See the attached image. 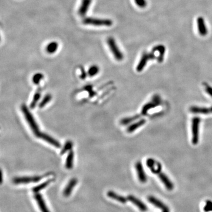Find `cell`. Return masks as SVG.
Segmentation results:
<instances>
[{"label": "cell", "instance_id": "obj_25", "mask_svg": "<svg viewBox=\"0 0 212 212\" xmlns=\"http://www.w3.org/2000/svg\"><path fill=\"white\" fill-rule=\"evenodd\" d=\"M140 117L139 115H136L132 117H126L120 121V124L121 125H125L130 124V123L133 122L134 121L137 120V119H139Z\"/></svg>", "mask_w": 212, "mask_h": 212}, {"label": "cell", "instance_id": "obj_3", "mask_svg": "<svg viewBox=\"0 0 212 212\" xmlns=\"http://www.w3.org/2000/svg\"><path fill=\"white\" fill-rule=\"evenodd\" d=\"M49 173L41 175V176H22L16 177L12 179V183L15 185L27 184L30 183H37L41 180L49 176Z\"/></svg>", "mask_w": 212, "mask_h": 212}, {"label": "cell", "instance_id": "obj_13", "mask_svg": "<svg viewBox=\"0 0 212 212\" xmlns=\"http://www.w3.org/2000/svg\"><path fill=\"white\" fill-rule=\"evenodd\" d=\"M34 199L38 204L39 208L41 212H50L44 200L43 197L40 193H35Z\"/></svg>", "mask_w": 212, "mask_h": 212}, {"label": "cell", "instance_id": "obj_16", "mask_svg": "<svg viewBox=\"0 0 212 212\" xmlns=\"http://www.w3.org/2000/svg\"><path fill=\"white\" fill-rule=\"evenodd\" d=\"M92 2V0H82L81 5L78 11V13L80 16H84L86 15Z\"/></svg>", "mask_w": 212, "mask_h": 212}, {"label": "cell", "instance_id": "obj_28", "mask_svg": "<svg viewBox=\"0 0 212 212\" xmlns=\"http://www.w3.org/2000/svg\"><path fill=\"white\" fill-rule=\"evenodd\" d=\"M100 71V68L97 65H92L88 68V75L90 77H94L96 76Z\"/></svg>", "mask_w": 212, "mask_h": 212}, {"label": "cell", "instance_id": "obj_18", "mask_svg": "<svg viewBox=\"0 0 212 212\" xmlns=\"http://www.w3.org/2000/svg\"><path fill=\"white\" fill-rule=\"evenodd\" d=\"M78 182V180L76 178H73L69 181L67 185L63 191V195L65 197H68L72 193V191L73 190L74 187L76 186L77 183Z\"/></svg>", "mask_w": 212, "mask_h": 212}, {"label": "cell", "instance_id": "obj_14", "mask_svg": "<svg viewBox=\"0 0 212 212\" xmlns=\"http://www.w3.org/2000/svg\"><path fill=\"white\" fill-rule=\"evenodd\" d=\"M128 200L131 201L134 205H136L142 212H146L147 210V207L143 201H141L139 199L136 198L135 196L133 195H129L127 197Z\"/></svg>", "mask_w": 212, "mask_h": 212}, {"label": "cell", "instance_id": "obj_8", "mask_svg": "<svg viewBox=\"0 0 212 212\" xmlns=\"http://www.w3.org/2000/svg\"><path fill=\"white\" fill-rule=\"evenodd\" d=\"M38 138H40L41 139L44 140V141L49 143L50 144L54 146L55 147L59 148L61 147V144L59 141L57 140H55L53 137L49 136L47 134H45L44 133H40L38 136H37Z\"/></svg>", "mask_w": 212, "mask_h": 212}, {"label": "cell", "instance_id": "obj_2", "mask_svg": "<svg viewBox=\"0 0 212 212\" xmlns=\"http://www.w3.org/2000/svg\"><path fill=\"white\" fill-rule=\"evenodd\" d=\"M82 23L85 25H90L98 27H111L113 22L110 19L97 18L93 17H86L82 20Z\"/></svg>", "mask_w": 212, "mask_h": 212}, {"label": "cell", "instance_id": "obj_19", "mask_svg": "<svg viewBox=\"0 0 212 212\" xmlns=\"http://www.w3.org/2000/svg\"><path fill=\"white\" fill-rule=\"evenodd\" d=\"M107 195L110 198L115 200L117 201H119L121 203L123 204H125L127 201L128 200L127 198H125V197L124 196H121L118 194H117L116 193H115L113 191H109L107 193Z\"/></svg>", "mask_w": 212, "mask_h": 212}, {"label": "cell", "instance_id": "obj_30", "mask_svg": "<svg viewBox=\"0 0 212 212\" xmlns=\"http://www.w3.org/2000/svg\"><path fill=\"white\" fill-rule=\"evenodd\" d=\"M44 78V75L42 73H38L35 74L32 78V81L35 84H38L41 80Z\"/></svg>", "mask_w": 212, "mask_h": 212}, {"label": "cell", "instance_id": "obj_4", "mask_svg": "<svg viewBox=\"0 0 212 212\" xmlns=\"http://www.w3.org/2000/svg\"><path fill=\"white\" fill-rule=\"evenodd\" d=\"M200 124V119L199 117H194L191 121V142L193 144L196 145L199 140V127Z\"/></svg>", "mask_w": 212, "mask_h": 212}, {"label": "cell", "instance_id": "obj_7", "mask_svg": "<svg viewBox=\"0 0 212 212\" xmlns=\"http://www.w3.org/2000/svg\"><path fill=\"white\" fill-rule=\"evenodd\" d=\"M147 167L150 169L153 173L158 174L162 170V165L158 161L153 159L148 158L146 162Z\"/></svg>", "mask_w": 212, "mask_h": 212}, {"label": "cell", "instance_id": "obj_32", "mask_svg": "<svg viewBox=\"0 0 212 212\" xmlns=\"http://www.w3.org/2000/svg\"><path fill=\"white\" fill-rule=\"evenodd\" d=\"M205 212H212V201L210 200H207L206 202V205L204 207Z\"/></svg>", "mask_w": 212, "mask_h": 212}, {"label": "cell", "instance_id": "obj_11", "mask_svg": "<svg viewBox=\"0 0 212 212\" xmlns=\"http://www.w3.org/2000/svg\"><path fill=\"white\" fill-rule=\"evenodd\" d=\"M156 98H154V100L152 102H150L147 104H146L141 110V114L143 115H145L147 114L148 111L151 109L154 108L155 107H157L160 103V100L158 97V96H155Z\"/></svg>", "mask_w": 212, "mask_h": 212}, {"label": "cell", "instance_id": "obj_31", "mask_svg": "<svg viewBox=\"0 0 212 212\" xmlns=\"http://www.w3.org/2000/svg\"><path fill=\"white\" fill-rule=\"evenodd\" d=\"M134 2L136 6H138L140 8H145L147 6V1L146 0H134Z\"/></svg>", "mask_w": 212, "mask_h": 212}, {"label": "cell", "instance_id": "obj_6", "mask_svg": "<svg viewBox=\"0 0 212 212\" xmlns=\"http://www.w3.org/2000/svg\"><path fill=\"white\" fill-rule=\"evenodd\" d=\"M166 48L163 45H158L154 47L152 49V52L150 53L152 60L157 59L159 63L163 61L164 55L165 54Z\"/></svg>", "mask_w": 212, "mask_h": 212}, {"label": "cell", "instance_id": "obj_1", "mask_svg": "<svg viewBox=\"0 0 212 212\" xmlns=\"http://www.w3.org/2000/svg\"><path fill=\"white\" fill-rule=\"evenodd\" d=\"M21 111L24 114L25 119L27 121L28 124L30 125V128L33 131L34 134L36 136H38L40 133L39 130V127L34 119L33 115L30 111L28 110L27 107L25 104H22L21 106Z\"/></svg>", "mask_w": 212, "mask_h": 212}, {"label": "cell", "instance_id": "obj_35", "mask_svg": "<svg viewBox=\"0 0 212 212\" xmlns=\"http://www.w3.org/2000/svg\"><path fill=\"white\" fill-rule=\"evenodd\" d=\"M81 68H82V74H81V76L80 77H81V78H82V79H84L87 77V74H86V73L85 72V71L82 67Z\"/></svg>", "mask_w": 212, "mask_h": 212}, {"label": "cell", "instance_id": "obj_27", "mask_svg": "<svg viewBox=\"0 0 212 212\" xmlns=\"http://www.w3.org/2000/svg\"><path fill=\"white\" fill-rule=\"evenodd\" d=\"M73 142L71 141H66L65 142V144H64V146L63 147V148L61 149V151L60 152V154L61 155H63L65 153L68 152V151H70L73 148Z\"/></svg>", "mask_w": 212, "mask_h": 212}, {"label": "cell", "instance_id": "obj_26", "mask_svg": "<svg viewBox=\"0 0 212 212\" xmlns=\"http://www.w3.org/2000/svg\"><path fill=\"white\" fill-rule=\"evenodd\" d=\"M40 97H41V92H40V91H37V92L34 94L33 98V100H32V101L31 102V104H30V108L31 109H34L35 107L37 104L38 101L40 99Z\"/></svg>", "mask_w": 212, "mask_h": 212}, {"label": "cell", "instance_id": "obj_23", "mask_svg": "<svg viewBox=\"0 0 212 212\" xmlns=\"http://www.w3.org/2000/svg\"><path fill=\"white\" fill-rule=\"evenodd\" d=\"M145 123H146V120L144 119L140 120L136 123L131 124V125H129L128 127V128L127 129V131L128 133H133V131H134L137 129H138L140 127L144 125L145 124Z\"/></svg>", "mask_w": 212, "mask_h": 212}, {"label": "cell", "instance_id": "obj_5", "mask_svg": "<svg viewBox=\"0 0 212 212\" xmlns=\"http://www.w3.org/2000/svg\"><path fill=\"white\" fill-rule=\"evenodd\" d=\"M107 43L110 51L114 55V58L118 61H121L124 59V55L119 49L114 38L110 37L107 40Z\"/></svg>", "mask_w": 212, "mask_h": 212}, {"label": "cell", "instance_id": "obj_24", "mask_svg": "<svg viewBox=\"0 0 212 212\" xmlns=\"http://www.w3.org/2000/svg\"><path fill=\"white\" fill-rule=\"evenodd\" d=\"M59 48V44L56 41H52L48 44L45 47V51L47 53L52 54L55 53Z\"/></svg>", "mask_w": 212, "mask_h": 212}, {"label": "cell", "instance_id": "obj_21", "mask_svg": "<svg viewBox=\"0 0 212 212\" xmlns=\"http://www.w3.org/2000/svg\"><path fill=\"white\" fill-rule=\"evenodd\" d=\"M54 179H49L46 181H45L43 183L40 184V185H37L35 187H34L32 189V191L34 193H38L40 191H42L46 187H47L49 185L53 182L54 181Z\"/></svg>", "mask_w": 212, "mask_h": 212}, {"label": "cell", "instance_id": "obj_20", "mask_svg": "<svg viewBox=\"0 0 212 212\" xmlns=\"http://www.w3.org/2000/svg\"><path fill=\"white\" fill-rule=\"evenodd\" d=\"M190 111L195 114H208L211 113L210 108L200 107L197 106L191 107Z\"/></svg>", "mask_w": 212, "mask_h": 212}, {"label": "cell", "instance_id": "obj_29", "mask_svg": "<svg viewBox=\"0 0 212 212\" xmlns=\"http://www.w3.org/2000/svg\"><path fill=\"white\" fill-rule=\"evenodd\" d=\"M51 98H52V96H51V94H48L45 95L43 99L40 102V103L39 104V106H38L39 107L43 108L44 107H45L51 100Z\"/></svg>", "mask_w": 212, "mask_h": 212}, {"label": "cell", "instance_id": "obj_15", "mask_svg": "<svg viewBox=\"0 0 212 212\" xmlns=\"http://www.w3.org/2000/svg\"><path fill=\"white\" fill-rule=\"evenodd\" d=\"M197 25L198 28V31L200 35L201 36H205L207 34L208 30L207 29L206 26L205 24V20L203 17L199 16L197 19Z\"/></svg>", "mask_w": 212, "mask_h": 212}, {"label": "cell", "instance_id": "obj_33", "mask_svg": "<svg viewBox=\"0 0 212 212\" xmlns=\"http://www.w3.org/2000/svg\"><path fill=\"white\" fill-rule=\"evenodd\" d=\"M84 88L86 89V90H87V92H89V94H90L89 96L90 97H93L95 95L96 92L92 90V86H87L84 87Z\"/></svg>", "mask_w": 212, "mask_h": 212}, {"label": "cell", "instance_id": "obj_22", "mask_svg": "<svg viewBox=\"0 0 212 212\" xmlns=\"http://www.w3.org/2000/svg\"><path fill=\"white\" fill-rule=\"evenodd\" d=\"M74 154L73 151L72 150L69 151L67 157L66 158V160H65V167L66 169L70 170L73 168V162H74Z\"/></svg>", "mask_w": 212, "mask_h": 212}, {"label": "cell", "instance_id": "obj_17", "mask_svg": "<svg viewBox=\"0 0 212 212\" xmlns=\"http://www.w3.org/2000/svg\"><path fill=\"white\" fill-rule=\"evenodd\" d=\"M160 178V180L162 181V182L163 183V185H164V186L166 187V189L168 191H172L174 188V185L173 183L172 182V181L170 180L169 177L166 175V174L163 173L162 172L158 174Z\"/></svg>", "mask_w": 212, "mask_h": 212}, {"label": "cell", "instance_id": "obj_34", "mask_svg": "<svg viewBox=\"0 0 212 212\" xmlns=\"http://www.w3.org/2000/svg\"><path fill=\"white\" fill-rule=\"evenodd\" d=\"M205 89L206 92L212 97V87H210L209 84H205Z\"/></svg>", "mask_w": 212, "mask_h": 212}, {"label": "cell", "instance_id": "obj_10", "mask_svg": "<svg viewBox=\"0 0 212 212\" xmlns=\"http://www.w3.org/2000/svg\"><path fill=\"white\" fill-rule=\"evenodd\" d=\"M135 168L137 173V176L139 181L141 183L147 181V176L145 174L143 164L140 162H137L135 164Z\"/></svg>", "mask_w": 212, "mask_h": 212}, {"label": "cell", "instance_id": "obj_12", "mask_svg": "<svg viewBox=\"0 0 212 212\" xmlns=\"http://www.w3.org/2000/svg\"><path fill=\"white\" fill-rule=\"evenodd\" d=\"M152 60L151 55L150 53H144L142 56H141V59L140 60L138 65L136 67V70L138 72H141V71L144 69L146 65L147 64V62L149 60Z\"/></svg>", "mask_w": 212, "mask_h": 212}, {"label": "cell", "instance_id": "obj_9", "mask_svg": "<svg viewBox=\"0 0 212 212\" xmlns=\"http://www.w3.org/2000/svg\"><path fill=\"white\" fill-rule=\"evenodd\" d=\"M148 200L154 206L162 210V212H170L169 207L167 206L165 204H164L162 201L155 198L154 197L149 196L148 197Z\"/></svg>", "mask_w": 212, "mask_h": 212}]
</instances>
